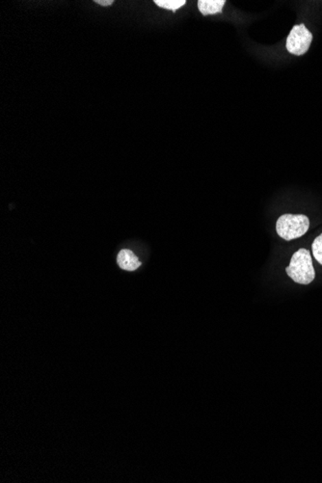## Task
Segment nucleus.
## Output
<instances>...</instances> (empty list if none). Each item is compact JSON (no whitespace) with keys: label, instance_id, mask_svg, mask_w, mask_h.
I'll list each match as a JSON object with an SVG mask.
<instances>
[{"label":"nucleus","instance_id":"7ed1b4c3","mask_svg":"<svg viewBox=\"0 0 322 483\" xmlns=\"http://www.w3.org/2000/svg\"><path fill=\"white\" fill-rule=\"evenodd\" d=\"M312 34L304 25H295L286 39V49L295 55H303L310 49Z\"/></svg>","mask_w":322,"mask_h":483},{"label":"nucleus","instance_id":"f03ea898","mask_svg":"<svg viewBox=\"0 0 322 483\" xmlns=\"http://www.w3.org/2000/svg\"><path fill=\"white\" fill-rule=\"evenodd\" d=\"M309 227L310 220L306 215L284 214L277 221L276 231L282 238L290 241L304 236Z\"/></svg>","mask_w":322,"mask_h":483},{"label":"nucleus","instance_id":"20e7f679","mask_svg":"<svg viewBox=\"0 0 322 483\" xmlns=\"http://www.w3.org/2000/svg\"><path fill=\"white\" fill-rule=\"evenodd\" d=\"M118 264L122 269L127 271H134L141 265V262L130 250H122L118 255Z\"/></svg>","mask_w":322,"mask_h":483},{"label":"nucleus","instance_id":"423d86ee","mask_svg":"<svg viewBox=\"0 0 322 483\" xmlns=\"http://www.w3.org/2000/svg\"><path fill=\"white\" fill-rule=\"evenodd\" d=\"M156 5L167 10L177 11L186 3V0H155Z\"/></svg>","mask_w":322,"mask_h":483},{"label":"nucleus","instance_id":"f257e3e1","mask_svg":"<svg viewBox=\"0 0 322 483\" xmlns=\"http://www.w3.org/2000/svg\"><path fill=\"white\" fill-rule=\"evenodd\" d=\"M286 272L291 280L300 285H309L316 278L311 253L307 249H299L291 257Z\"/></svg>","mask_w":322,"mask_h":483},{"label":"nucleus","instance_id":"0eeeda50","mask_svg":"<svg viewBox=\"0 0 322 483\" xmlns=\"http://www.w3.org/2000/svg\"><path fill=\"white\" fill-rule=\"evenodd\" d=\"M312 249L314 259L322 265V234L314 239V243H312Z\"/></svg>","mask_w":322,"mask_h":483},{"label":"nucleus","instance_id":"39448f33","mask_svg":"<svg viewBox=\"0 0 322 483\" xmlns=\"http://www.w3.org/2000/svg\"><path fill=\"white\" fill-rule=\"evenodd\" d=\"M225 3V0H199L198 8L203 16L213 15L222 12Z\"/></svg>","mask_w":322,"mask_h":483},{"label":"nucleus","instance_id":"6e6552de","mask_svg":"<svg viewBox=\"0 0 322 483\" xmlns=\"http://www.w3.org/2000/svg\"><path fill=\"white\" fill-rule=\"evenodd\" d=\"M95 2L101 6H110L111 4L114 3L113 0H96Z\"/></svg>","mask_w":322,"mask_h":483}]
</instances>
